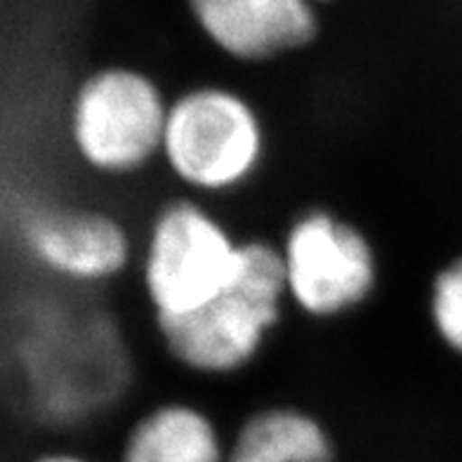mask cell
Masks as SVG:
<instances>
[{
	"instance_id": "6da1fadb",
	"label": "cell",
	"mask_w": 462,
	"mask_h": 462,
	"mask_svg": "<svg viewBox=\"0 0 462 462\" xmlns=\"http://www.w3.org/2000/svg\"><path fill=\"white\" fill-rule=\"evenodd\" d=\"M288 292L279 245L241 241L229 286L201 310L156 321L165 352L199 375H234L264 349Z\"/></svg>"
},
{
	"instance_id": "7a4b0ae2",
	"label": "cell",
	"mask_w": 462,
	"mask_h": 462,
	"mask_svg": "<svg viewBox=\"0 0 462 462\" xmlns=\"http://www.w3.org/2000/svg\"><path fill=\"white\" fill-rule=\"evenodd\" d=\"M267 130L255 104L226 86H194L168 104L161 161L196 194H231L257 175Z\"/></svg>"
},
{
	"instance_id": "3957f363",
	"label": "cell",
	"mask_w": 462,
	"mask_h": 462,
	"mask_svg": "<svg viewBox=\"0 0 462 462\" xmlns=\"http://www.w3.org/2000/svg\"><path fill=\"white\" fill-rule=\"evenodd\" d=\"M168 104L152 73L106 64L76 83L67 106V137L76 159L104 177H130L161 159Z\"/></svg>"
},
{
	"instance_id": "277c9868",
	"label": "cell",
	"mask_w": 462,
	"mask_h": 462,
	"mask_svg": "<svg viewBox=\"0 0 462 462\" xmlns=\"http://www.w3.org/2000/svg\"><path fill=\"white\" fill-rule=\"evenodd\" d=\"M238 241L222 219L194 199L163 206L146 234L142 286L156 321L201 310L229 286Z\"/></svg>"
},
{
	"instance_id": "5b68a950",
	"label": "cell",
	"mask_w": 462,
	"mask_h": 462,
	"mask_svg": "<svg viewBox=\"0 0 462 462\" xmlns=\"http://www.w3.org/2000/svg\"><path fill=\"white\" fill-rule=\"evenodd\" d=\"M279 250L288 300L304 317H345L375 292L380 264L371 238L328 208L300 213Z\"/></svg>"
},
{
	"instance_id": "8992f818",
	"label": "cell",
	"mask_w": 462,
	"mask_h": 462,
	"mask_svg": "<svg viewBox=\"0 0 462 462\" xmlns=\"http://www.w3.org/2000/svg\"><path fill=\"white\" fill-rule=\"evenodd\" d=\"M14 238L31 264L71 286L118 279L134 255L125 225L97 208L33 203L19 213Z\"/></svg>"
},
{
	"instance_id": "52a82bcc",
	"label": "cell",
	"mask_w": 462,
	"mask_h": 462,
	"mask_svg": "<svg viewBox=\"0 0 462 462\" xmlns=\"http://www.w3.org/2000/svg\"><path fill=\"white\" fill-rule=\"evenodd\" d=\"M191 24L236 64H272L317 43L323 7L314 0H184Z\"/></svg>"
},
{
	"instance_id": "ba28073f",
	"label": "cell",
	"mask_w": 462,
	"mask_h": 462,
	"mask_svg": "<svg viewBox=\"0 0 462 462\" xmlns=\"http://www.w3.org/2000/svg\"><path fill=\"white\" fill-rule=\"evenodd\" d=\"M123 462H226V450L206 411L168 402L134 422Z\"/></svg>"
},
{
	"instance_id": "9c48e42d",
	"label": "cell",
	"mask_w": 462,
	"mask_h": 462,
	"mask_svg": "<svg viewBox=\"0 0 462 462\" xmlns=\"http://www.w3.org/2000/svg\"><path fill=\"white\" fill-rule=\"evenodd\" d=\"M226 462H335V444L311 413L272 406L241 425Z\"/></svg>"
},
{
	"instance_id": "30bf717a",
	"label": "cell",
	"mask_w": 462,
	"mask_h": 462,
	"mask_svg": "<svg viewBox=\"0 0 462 462\" xmlns=\"http://www.w3.org/2000/svg\"><path fill=\"white\" fill-rule=\"evenodd\" d=\"M427 311L437 340L462 361V253L434 272Z\"/></svg>"
},
{
	"instance_id": "8fae6325",
	"label": "cell",
	"mask_w": 462,
	"mask_h": 462,
	"mask_svg": "<svg viewBox=\"0 0 462 462\" xmlns=\"http://www.w3.org/2000/svg\"><path fill=\"white\" fill-rule=\"evenodd\" d=\"M33 462H90L86 457L76 456V453H64V450H55V453H43Z\"/></svg>"
},
{
	"instance_id": "7c38bea8",
	"label": "cell",
	"mask_w": 462,
	"mask_h": 462,
	"mask_svg": "<svg viewBox=\"0 0 462 462\" xmlns=\"http://www.w3.org/2000/svg\"><path fill=\"white\" fill-rule=\"evenodd\" d=\"M314 3H319L321 7H328V5H333V3H337V0H314Z\"/></svg>"
},
{
	"instance_id": "4fadbf2b",
	"label": "cell",
	"mask_w": 462,
	"mask_h": 462,
	"mask_svg": "<svg viewBox=\"0 0 462 462\" xmlns=\"http://www.w3.org/2000/svg\"><path fill=\"white\" fill-rule=\"evenodd\" d=\"M0 3H3V0H0Z\"/></svg>"
}]
</instances>
